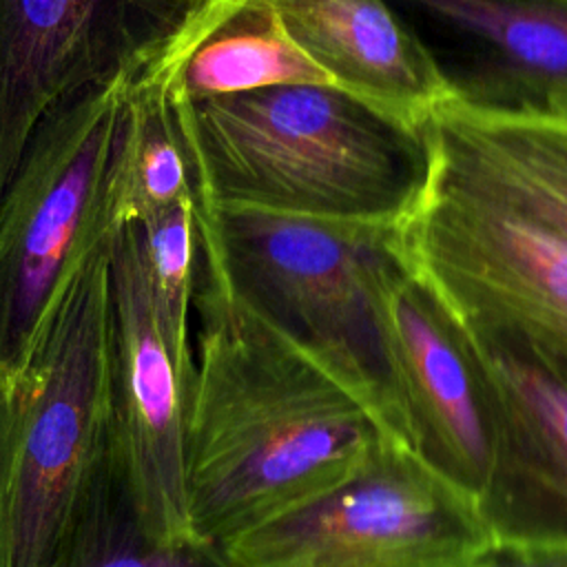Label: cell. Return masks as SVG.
<instances>
[{"instance_id": "6da1fadb", "label": "cell", "mask_w": 567, "mask_h": 567, "mask_svg": "<svg viewBox=\"0 0 567 567\" xmlns=\"http://www.w3.org/2000/svg\"><path fill=\"white\" fill-rule=\"evenodd\" d=\"M193 310L186 494L199 540L219 547L323 496L394 439L341 377L202 266Z\"/></svg>"}, {"instance_id": "7a4b0ae2", "label": "cell", "mask_w": 567, "mask_h": 567, "mask_svg": "<svg viewBox=\"0 0 567 567\" xmlns=\"http://www.w3.org/2000/svg\"><path fill=\"white\" fill-rule=\"evenodd\" d=\"M197 210L399 226L427 195L425 126L321 84L270 86L171 106Z\"/></svg>"}, {"instance_id": "3957f363", "label": "cell", "mask_w": 567, "mask_h": 567, "mask_svg": "<svg viewBox=\"0 0 567 567\" xmlns=\"http://www.w3.org/2000/svg\"><path fill=\"white\" fill-rule=\"evenodd\" d=\"M109 458L106 241L0 385V567H49Z\"/></svg>"}, {"instance_id": "277c9868", "label": "cell", "mask_w": 567, "mask_h": 567, "mask_svg": "<svg viewBox=\"0 0 567 567\" xmlns=\"http://www.w3.org/2000/svg\"><path fill=\"white\" fill-rule=\"evenodd\" d=\"M394 228L210 208L199 213V266L341 377L390 436L412 445L372 290Z\"/></svg>"}, {"instance_id": "5b68a950", "label": "cell", "mask_w": 567, "mask_h": 567, "mask_svg": "<svg viewBox=\"0 0 567 567\" xmlns=\"http://www.w3.org/2000/svg\"><path fill=\"white\" fill-rule=\"evenodd\" d=\"M128 78L58 106L0 202V385L22 370L64 288L113 233L106 195Z\"/></svg>"}, {"instance_id": "8992f818", "label": "cell", "mask_w": 567, "mask_h": 567, "mask_svg": "<svg viewBox=\"0 0 567 567\" xmlns=\"http://www.w3.org/2000/svg\"><path fill=\"white\" fill-rule=\"evenodd\" d=\"M496 545L478 498L385 439L354 476L219 551L228 567H485Z\"/></svg>"}, {"instance_id": "52a82bcc", "label": "cell", "mask_w": 567, "mask_h": 567, "mask_svg": "<svg viewBox=\"0 0 567 567\" xmlns=\"http://www.w3.org/2000/svg\"><path fill=\"white\" fill-rule=\"evenodd\" d=\"M392 246L461 326L567 379V239L430 184Z\"/></svg>"}, {"instance_id": "ba28073f", "label": "cell", "mask_w": 567, "mask_h": 567, "mask_svg": "<svg viewBox=\"0 0 567 567\" xmlns=\"http://www.w3.org/2000/svg\"><path fill=\"white\" fill-rule=\"evenodd\" d=\"M193 337L166 328L151 297L135 224L109 237L111 458L144 527L159 540H199L186 494Z\"/></svg>"}, {"instance_id": "9c48e42d", "label": "cell", "mask_w": 567, "mask_h": 567, "mask_svg": "<svg viewBox=\"0 0 567 567\" xmlns=\"http://www.w3.org/2000/svg\"><path fill=\"white\" fill-rule=\"evenodd\" d=\"M197 0H0V202L38 126L133 75Z\"/></svg>"}, {"instance_id": "30bf717a", "label": "cell", "mask_w": 567, "mask_h": 567, "mask_svg": "<svg viewBox=\"0 0 567 567\" xmlns=\"http://www.w3.org/2000/svg\"><path fill=\"white\" fill-rule=\"evenodd\" d=\"M372 290L412 445L483 507L498 432L485 374L463 328L405 268L392 237L374 266Z\"/></svg>"}, {"instance_id": "8fae6325", "label": "cell", "mask_w": 567, "mask_h": 567, "mask_svg": "<svg viewBox=\"0 0 567 567\" xmlns=\"http://www.w3.org/2000/svg\"><path fill=\"white\" fill-rule=\"evenodd\" d=\"M461 328L496 414V472L483 501L494 536L567 545V379L514 343Z\"/></svg>"}, {"instance_id": "7c38bea8", "label": "cell", "mask_w": 567, "mask_h": 567, "mask_svg": "<svg viewBox=\"0 0 567 567\" xmlns=\"http://www.w3.org/2000/svg\"><path fill=\"white\" fill-rule=\"evenodd\" d=\"M432 186L567 239V120L461 100L425 124Z\"/></svg>"}, {"instance_id": "4fadbf2b", "label": "cell", "mask_w": 567, "mask_h": 567, "mask_svg": "<svg viewBox=\"0 0 567 567\" xmlns=\"http://www.w3.org/2000/svg\"><path fill=\"white\" fill-rule=\"evenodd\" d=\"M266 4L337 89L396 120L425 126L456 97L436 53L390 0H266Z\"/></svg>"}, {"instance_id": "5bb4252c", "label": "cell", "mask_w": 567, "mask_h": 567, "mask_svg": "<svg viewBox=\"0 0 567 567\" xmlns=\"http://www.w3.org/2000/svg\"><path fill=\"white\" fill-rule=\"evenodd\" d=\"M463 44L456 100L567 120V0H392Z\"/></svg>"}, {"instance_id": "9a60e30c", "label": "cell", "mask_w": 567, "mask_h": 567, "mask_svg": "<svg viewBox=\"0 0 567 567\" xmlns=\"http://www.w3.org/2000/svg\"><path fill=\"white\" fill-rule=\"evenodd\" d=\"M186 197H195V188L175 111L128 89L106 195L111 230L140 224Z\"/></svg>"}, {"instance_id": "2e32d148", "label": "cell", "mask_w": 567, "mask_h": 567, "mask_svg": "<svg viewBox=\"0 0 567 567\" xmlns=\"http://www.w3.org/2000/svg\"><path fill=\"white\" fill-rule=\"evenodd\" d=\"M49 567H228V563L210 543L155 538L140 520L109 458Z\"/></svg>"}, {"instance_id": "e0dca14e", "label": "cell", "mask_w": 567, "mask_h": 567, "mask_svg": "<svg viewBox=\"0 0 567 567\" xmlns=\"http://www.w3.org/2000/svg\"><path fill=\"white\" fill-rule=\"evenodd\" d=\"M151 297L166 328L193 337V308L199 281V213L197 197L135 224Z\"/></svg>"}, {"instance_id": "ac0fdd59", "label": "cell", "mask_w": 567, "mask_h": 567, "mask_svg": "<svg viewBox=\"0 0 567 567\" xmlns=\"http://www.w3.org/2000/svg\"><path fill=\"white\" fill-rule=\"evenodd\" d=\"M485 567H567V545L498 543Z\"/></svg>"}]
</instances>
